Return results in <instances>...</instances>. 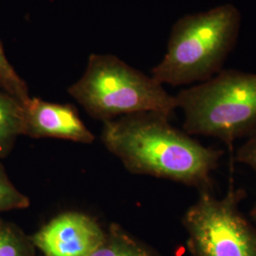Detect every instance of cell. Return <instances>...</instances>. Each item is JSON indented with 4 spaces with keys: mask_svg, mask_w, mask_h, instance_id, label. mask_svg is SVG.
<instances>
[{
    "mask_svg": "<svg viewBox=\"0 0 256 256\" xmlns=\"http://www.w3.org/2000/svg\"><path fill=\"white\" fill-rule=\"evenodd\" d=\"M102 142L130 173L214 192V172L222 149L203 146L156 112H138L104 122Z\"/></svg>",
    "mask_w": 256,
    "mask_h": 256,
    "instance_id": "6da1fadb",
    "label": "cell"
},
{
    "mask_svg": "<svg viewBox=\"0 0 256 256\" xmlns=\"http://www.w3.org/2000/svg\"><path fill=\"white\" fill-rule=\"evenodd\" d=\"M241 21L230 3L184 16L172 28L164 57L151 76L173 86L209 80L223 70L236 45Z\"/></svg>",
    "mask_w": 256,
    "mask_h": 256,
    "instance_id": "7a4b0ae2",
    "label": "cell"
},
{
    "mask_svg": "<svg viewBox=\"0 0 256 256\" xmlns=\"http://www.w3.org/2000/svg\"><path fill=\"white\" fill-rule=\"evenodd\" d=\"M184 114L183 131L232 144L256 129V74L223 68L176 96Z\"/></svg>",
    "mask_w": 256,
    "mask_h": 256,
    "instance_id": "3957f363",
    "label": "cell"
},
{
    "mask_svg": "<svg viewBox=\"0 0 256 256\" xmlns=\"http://www.w3.org/2000/svg\"><path fill=\"white\" fill-rule=\"evenodd\" d=\"M68 92L102 122L138 112L171 118L176 110L174 96L164 84L114 55H90L86 72Z\"/></svg>",
    "mask_w": 256,
    "mask_h": 256,
    "instance_id": "277c9868",
    "label": "cell"
},
{
    "mask_svg": "<svg viewBox=\"0 0 256 256\" xmlns=\"http://www.w3.org/2000/svg\"><path fill=\"white\" fill-rule=\"evenodd\" d=\"M246 196L232 184L223 198L198 192L182 220L192 256H256V228L239 210Z\"/></svg>",
    "mask_w": 256,
    "mask_h": 256,
    "instance_id": "5b68a950",
    "label": "cell"
},
{
    "mask_svg": "<svg viewBox=\"0 0 256 256\" xmlns=\"http://www.w3.org/2000/svg\"><path fill=\"white\" fill-rule=\"evenodd\" d=\"M106 236L99 223L79 212H66L50 220L30 239L43 256H90Z\"/></svg>",
    "mask_w": 256,
    "mask_h": 256,
    "instance_id": "8992f818",
    "label": "cell"
},
{
    "mask_svg": "<svg viewBox=\"0 0 256 256\" xmlns=\"http://www.w3.org/2000/svg\"><path fill=\"white\" fill-rule=\"evenodd\" d=\"M23 106V136L52 138L90 144L95 140L72 104L30 98Z\"/></svg>",
    "mask_w": 256,
    "mask_h": 256,
    "instance_id": "52a82bcc",
    "label": "cell"
},
{
    "mask_svg": "<svg viewBox=\"0 0 256 256\" xmlns=\"http://www.w3.org/2000/svg\"><path fill=\"white\" fill-rule=\"evenodd\" d=\"M23 131L22 104L0 90V158L9 155Z\"/></svg>",
    "mask_w": 256,
    "mask_h": 256,
    "instance_id": "ba28073f",
    "label": "cell"
},
{
    "mask_svg": "<svg viewBox=\"0 0 256 256\" xmlns=\"http://www.w3.org/2000/svg\"><path fill=\"white\" fill-rule=\"evenodd\" d=\"M90 256H158L148 247L117 223H112L106 230V236Z\"/></svg>",
    "mask_w": 256,
    "mask_h": 256,
    "instance_id": "9c48e42d",
    "label": "cell"
},
{
    "mask_svg": "<svg viewBox=\"0 0 256 256\" xmlns=\"http://www.w3.org/2000/svg\"><path fill=\"white\" fill-rule=\"evenodd\" d=\"M30 236L16 224L0 218V256H36Z\"/></svg>",
    "mask_w": 256,
    "mask_h": 256,
    "instance_id": "30bf717a",
    "label": "cell"
},
{
    "mask_svg": "<svg viewBox=\"0 0 256 256\" xmlns=\"http://www.w3.org/2000/svg\"><path fill=\"white\" fill-rule=\"evenodd\" d=\"M0 90L6 92L22 104L30 98L27 82H25L14 66L10 64L3 46L0 43Z\"/></svg>",
    "mask_w": 256,
    "mask_h": 256,
    "instance_id": "8fae6325",
    "label": "cell"
},
{
    "mask_svg": "<svg viewBox=\"0 0 256 256\" xmlns=\"http://www.w3.org/2000/svg\"><path fill=\"white\" fill-rule=\"evenodd\" d=\"M30 204V198L10 182L4 166L0 164V212L27 209Z\"/></svg>",
    "mask_w": 256,
    "mask_h": 256,
    "instance_id": "7c38bea8",
    "label": "cell"
},
{
    "mask_svg": "<svg viewBox=\"0 0 256 256\" xmlns=\"http://www.w3.org/2000/svg\"><path fill=\"white\" fill-rule=\"evenodd\" d=\"M236 160L239 164L247 165L256 174V129L238 148L236 153Z\"/></svg>",
    "mask_w": 256,
    "mask_h": 256,
    "instance_id": "4fadbf2b",
    "label": "cell"
},
{
    "mask_svg": "<svg viewBox=\"0 0 256 256\" xmlns=\"http://www.w3.org/2000/svg\"><path fill=\"white\" fill-rule=\"evenodd\" d=\"M250 218H252V220L256 223V203L254 205V207L252 208L250 212Z\"/></svg>",
    "mask_w": 256,
    "mask_h": 256,
    "instance_id": "5bb4252c",
    "label": "cell"
}]
</instances>
